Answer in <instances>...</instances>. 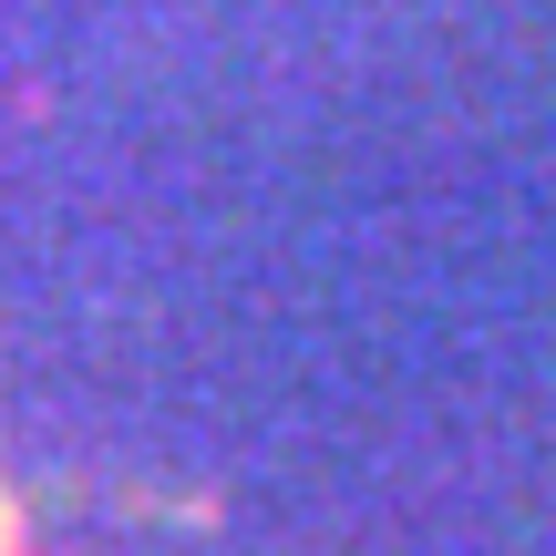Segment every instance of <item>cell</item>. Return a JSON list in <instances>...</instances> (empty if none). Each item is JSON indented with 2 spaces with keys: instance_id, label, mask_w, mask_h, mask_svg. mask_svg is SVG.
I'll return each mask as SVG.
<instances>
[{
  "instance_id": "6da1fadb",
  "label": "cell",
  "mask_w": 556,
  "mask_h": 556,
  "mask_svg": "<svg viewBox=\"0 0 556 556\" xmlns=\"http://www.w3.org/2000/svg\"><path fill=\"white\" fill-rule=\"evenodd\" d=\"M0 556H21V546H11V526H0Z\"/></svg>"
}]
</instances>
